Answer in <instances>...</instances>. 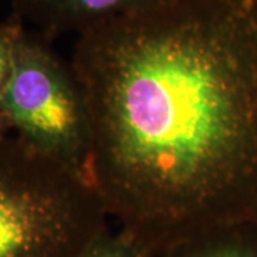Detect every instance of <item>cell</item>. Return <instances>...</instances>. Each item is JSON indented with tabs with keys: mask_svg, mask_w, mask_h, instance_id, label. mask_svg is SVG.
Returning a JSON list of instances; mask_svg holds the SVG:
<instances>
[{
	"mask_svg": "<svg viewBox=\"0 0 257 257\" xmlns=\"http://www.w3.org/2000/svg\"><path fill=\"white\" fill-rule=\"evenodd\" d=\"M23 30L25 20L13 10L9 18L0 23V93L9 79L15 47Z\"/></svg>",
	"mask_w": 257,
	"mask_h": 257,
	"instance_id": "obj_7",
	"label": "cell"
},
{
	"mask_svg": "<svg viewBox=\"0 0 257 257\" xmlns=\"http://www.w3.org/2000/svg\"><path fill=\"white\" fill-rule=\"evenodd\" d=\"M110 220L87 179L16 135L0 139V257H79Z\"/></svg>",
	"mask_w": 257,
	"mask_h": 257,
	"instance_id": "obj_2",
	"label": "cell"
},
{
	"mask_svg": "<svg viewBox=\"0 0 257 257\" xmlns=\"http://www.w3.org/2000/svg\"><path fill=\"white\" fill-rule=\"evenodd\" d=\"M79 257H157V254L132 231L110 224L89 243Z\"/></svg>",
	"mask_w": 257,
	"mask_h": 257,
	"instance_id": "obj_6",
	"label": "cell"
},
{
	"mask_svg": "<svg viewBox=\"0 0 257 257\" xmlns=\"http://www.w3.org/2000/svg\"><path fill=\"white\" fill-rule=\"evenodd\" d=\"M90 179L157 256L257 207V0H163L80 33Z\"/></svg>",
	"mask_w": 257,
	"mask_h": 257,
	"instance_id": "obj_1",
	"label": "cell"
},
{
	"mask_svg": "<svg viewBox=\"0 0 257 257\" xmlns=\"http://www.w3.org/2000/svg\"><path fill=\"white\" fill-rule=\"evenodd\" d=\"M157 257H257V234L248 221L219 226L176 243Z\"/></svg>",
	"mask_w": 257,
	"mask_h": 257,
	"instance_id": "obj_5",
	"label": "cell"
},
{
	"mask_svg": "<svg viewBox=\"0 0 257 257\" xmlns=\"http://www.w3.org/2000/svg\"><path fill=\"white\" fill-rule=\"evenodd\" d=\"M247 221H248V224L251 226V229L254 230V233L257 234V207H256V210L253 211L251 217H250Z\"/></svg>",
	"mask_w": 257,
	"mask_h": 257,
	"instance_id": "obj_9",
	"label": "cell"
},
{
	"mask_svg": "<svg viewBox=\"0 0 257 257\" xmlns=\"http://www.w3.org/2000/svg\"><path fill=\"white\" fill-rule=\"evenodd\" d=\"M9 135H13L12 133V127H10L9 120L6 117L5 111H3L2 106H0V139L6 138Z\"/></svg>",
	"mask_w": 257,
	"mask_h": 257,
	"instance_id": "obj_8",
	"label": "cell"
},
{
	"mask_svg": "<svg viewBox=\"0 0 257 257\" xmlns=\"http://www.w3.org/2000/svg\"><path fill=\"white\" fill-rule=\"evenodd\" d=\"M163 0H13V12L50 37L80 33Z\"/></svg>",
	"mask_w": 257,
	"mask_h": 257,
	"instance_id": "obj_4",
	"label": "cell"
},
{
	"mask_svg": "<svg viewBox=\"0 0 257 257\" xmlns=\"http://www.w3.org/2000/svg\"><path fill=\"white\" fill-rule=\"evenodd\" d=\"M0 106L13 135L92 183L84 94L72 63L42 32L25 29L18 39Z\"/></svg>",
	"mask_w": 257,
	"mask_h": 257,
	"instance_id": "obj_3",
	"label": "cell"
}]
</instances>
